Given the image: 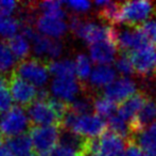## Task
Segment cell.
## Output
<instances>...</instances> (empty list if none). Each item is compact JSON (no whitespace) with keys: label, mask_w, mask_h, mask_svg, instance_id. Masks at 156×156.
I'll list each match as a JSON object with an SVG mask.
<instances>
[{"label":"cell","mask_w":156,"mask_h":156,"mask_svg":"<svg viewBox=\"0 0 156 156\" xmlns=\"http://www.w3.org/2000/svg\"><path fill=\"white\" fill-rule=\"evenodd\" d=\"M61 127H64L66 131L83 138H98L107 131V124L102 118L97 115H74L68 110L64 117Z\"/></svg>","instance_id":"cell-1"},{"label":"cell","mask_w":156,"mask_h":156,"mask_svg":"<svg viewBox=\"0 0 156 156\" xmlns=\"http://www.w3.org/2000/svg\"><path fill=\"white\" fill-rule=\"evenodd\" d=\"M69 27L74 34L91 44L107 41L117 47V29L112 26L103 27L91 21H84L78 16L70 17Z\"/></svg>","instance_id":"cell-2"},{"label":"cell","mask_w":156,"mask_h":156,"mask_svg":"<svg viewBox=\"0 0 156 156\" xmlns=\"http://www.w3.org/2000/svg\"><path fill=\"white\" fill-rule=\"evenodd\" d=\"M13 73L35 88H43L48 82L50 75L48 63L38 58H27L19 61Z\"/></svg>","instance_id":"cell-3"},{"label":"cell","mask_w":156,"mask_h":156,"mask_svg":"<svg viewBox=\"0 0 156 156\" xmlns=\"http://www.w3.org/2000/svg\"><path fill=\"white\" fill-rule=\"evenodd\" d=\"M29 126L28 113L20 106H13L0 117V134L9 139L23 135Z\"/></svg>","instance_id":"cell-4"},{"label":"cell","mask_w":156,"mask_h":156,"mask_svg":"<svg viewBox=\"0 0 156 156\" xmlns=\"http://www.w3.org/2000/svg\"><path fill=\"white\" fill-rule=\"evenodd\" d=\"M156 12V6L153 2L147 0L125 1L120 4V19L121 23L129 27H135L150 18Z\"/></svg>","instance_id":"cell-5"},{"label":"cell","mask_w":156,"mask_h":156,"mask_svg":"<svg viewBox=\"0 0 156 156\" xmlns=\"http://www.w3.org/2000/svg\"><path fill=\"white\" fill-rule=\"evenodd\" d=\"M33 150L38 154L50 153L58 144L61 139V128L56 125L33 126L29 135Z\"/></svg>","instance_id":"cell-6"},{"label":"cell","mask_w":156,"mask_h":156,"mask_svg":"<svg viewBox=\"0 0 156 156\" xmlns=\"http://www.w3.org/2000/svg\"><path fill=\"white\" fill-rule=\"evenodd\" d=\"M133 65L134 72L141 77H148L156 71V48L155 45H149L139 49L127 52Z\"/></svg>","instance_id":"cell-7"},{"label":"cell","mask_w":156,"mask_h":156,"mask_svg":"<svg viewBox=\"0 0 156 156\" xmlns=\"http://www.w3.org/2000/svg\"><path fill=\"white\" fill-rule=\"evenodd\" d=\"M8 80L13 102H16L18 106L23 108L25 106H30L37 100L38 90L31 83L18 77L14 73L9 76Z\"/></svg>","instance_id":"cell-8"},{"label":"cell","mask_w":156,"mask_h":156,"mask_svg":"<svg viewBox=\"0 0 156 156\" xmlns=\"http://www.w3.org/2000/svg\"><path fill=\"white\" fill-rule=\"evenodd\" d=\"M28 117L30 123L35 126H50L56 125L61 127V120L52 109L48 100H36L30 106H28Z\"/></svg>","instance_id":"cell-9"},{"label":"cell","mask_w":156,"mask_h":156,"mask_svg":"<svg viewBox=\"0 0 156 156\" xmlns=\"http://www.w3.org/2000/svg\"><path fill=\"white\" fill-rule=\"evenodd\" d=\"M35 30L41 36L52 40H58L66 34L68 25L62 18L41 14L35 21Z\"/></svg>","instance_id":"cell-10"},{"label":"cell","mask_w":156,"mask_h":156,"mask_svg":"<svg viewBox=\"0 0 156 156\" xmlns=\"http://www.w3.org/2000/svg\"><path fill=\"white\" fill-rule=\"evenodd\" d=\"M31 43V49L38 57V59L48 58V59H56L62 55L63 52V44L58 40H52L41 36L38 32L32 36L30 40Z\"/></svg>","instance_id":"cell-11"},{"label":"cell","mask_w":156,"mask_h":156,"mask_svg":"<svg viewBox=\"0 0 156 156\" xmlns=\"http://www.w3.org/2000/svg\"><path fill=\"white\" fill-rule=\"evenodd\" d=\"M83 86L76 80V77L54 78L50 86V91L55 98L70 104L78 96Z\"/></svg>","instance_id":"cell-12"},{"label":"cell","mask_w":156,"mask_h":156,"mask_svg":"<svg viewBox=\"0 0 156 156\" xmlns=\"http://www.w3.org/2000/svg\"><path fill=\"white\" fill-rule=\"evenodd\" d=\"M149 44L137 27H129L120 31L117 30V49L123 51V54L139 49Z\"/></svg>","instance_id":"cell-13"},{"label":"cell","mask_w":156,"mask_h":156,"mask_svg":"<svg viewBox=\"0 0 156 156\" xmlns=\"http://www.w3.org/2000/svg\"><path fill=\"white\" fill-rule=\"evenodd\" d=\"M136 92V83L127 77L116 79L105 87L104 96L114 103H122Z\"/></svg>","instance_id":"cell-14"},{"label":"cell","mask_w":156,"mask_h":156,"mask_svg":"<svg viewBox=\"0 0 156 156\" xmlns=\"http://www.w3.org/2000/svg\"><path fill=\"white\" fill-rule=\"evenodd\" d=\"M123 138L106 131L97 138V156H120L124 150Z\"/></svg>","instance_id":"cell-15"},{"label":"cell","mask_w":156,"mask_h":156,"mask_svg":"<svg viewBox=\"0 0 156 156\" xmlns=\"http://www.w3.org/2000/svg\"><path fill=\"white\" fill-rule=\"evenodd\" d=\"M149 98L150 97L148 96V94L144 92H135L132 96L120 103L119 106L117 107V115L126 122H129L141 110V108L144 106Z\"/></svg>","instance_id":"cell-16"},{"label":"cell","mask_w":156,"mask_h":156,"mask_svg":"<svg viewBox=\"0 0 156 156\" xmlns=\"http://www.w3.org/2000/svg\"><path fill=\"white\" fill-rule=\"evenodd\" d=\"M117 47L107 41L98 42L89 46L90 58L96 64L108 65L115 60Z\"/></svg>","instance_id":"cell-17"},{"label":"cell","mask_w":156,"mask_h":156,"mask_svg":"<svg viewBox=\"0 0 156 156\" xmlns=\"http://www.w3.org/2000/svg\"><path fill=\"white\" fill-rule=\"evenodd\" d=\"M96 6H101L99 11V17L102 21L109 24L113 27L114 25L121 23L120 19V4L121 2H112V1H96Z\"/></svg>","instance_id":"cell-18"},{"label":"cell","mask_w":156,"mask_h":156,"mask_svg":"<svg viewBox=\"0 0 156 156\" xmlns=\"http://www.w3.org/2000/svg\"><path fill=\"white\" fill-rule=\"evenodd\" d=\"M6 44H8L12 54L16 58V60L21 61L29 57L30 51H31V43L21 33H17L13 38L9 39Z\"/></svg>","instance_id":"cell-19"},{"label":"cell","mask_w":156,"mask_h":156,"mask_svg":"<svg viewBox=\"0 0 156 156\" xmlns=\"http://www.w3.org/2000/svg\"><path fill=\"white\" fill-rule=\"evenodd\" d=\"M48 70L54 78H68L74 77L76 75V67L74 62L68 59L63 60H52L48 62Z\"/></svg>","instance_id":"cell-20"},{"label":"cell","mask_w":156,"mask_h":156,"mask_svg":"<svg viewBox=\"0 0 156 156\" xmlns=\"http://www.w3.org/2000/svg\"><path fill=\"white\" fill-rule=\"evenodd\" d=\"M116 71L109 65H99L91 72L90 83L94 87H106L115 80Z\"/></svg>","instance_id":"cell-21"},{"label":"cell","mask_w":156,"mask_h":156,"mask_svg":"<svg viewBox=\"0 0 156 156\" xmlns=\"http://www.w3.org/2000/svg\"><path fill=\"white\" fill-rule=\"evenodd\" d=\"M134 139L144 152L156 151V122H153Z\"/></svg>","instance_id":"cell-22"},{"label":"cell","mask_w":156,"mask_h":156,"mask_svg":"<svg viewBox=\"0 0 156 156\" xmlns=\"http://www.w3.org/2000/svg\"><path fill=\"white\" fill-rule=\"evenodd\" d=\"M20 21L14 16L0 14V38L11 39L20 30Z\"/></svg>","instance_id":"cell-23"},{"label":"cell","mask_w":156,"mask_h":156,"mask_svg":"<svg viewBox=\"0 0 156 156\" xmlns=\"http://www.w3.org/2000/svg\"><path fill=\"white\" fill-rule=\"evenodd\" d=\"M94 112L100 118H109L117 109V104L105 96H98L93 101Z\"/></svg>","instance_id":"cell-24"},{"label":"cell","mask_w":156,"mask_h":156,"mask_svg":"<svg viewBox=\"0 0 156 156\" xmlns=\"http://www.w3.org/2000/svg\"><path fill=\"white\" fill-rule=\"evenodd\" d=\"M16 58L9 48L8 44L0 40V74L3 75L16 67Z\"/></svg>","instance_id":"cell-25"},{"label":"cell","mask_w":156,"mask_h":156,"mask_svg":"<svg viewBox=\"0 0 156 156\" xmlns=\"http://www.w3.org/2000/svg\"><path fill=\"white\" fill-rule=\"evenodd\" d=\"M107 124V131H113L117 134L121 138H124L125 140L129 139V123L125 120H123L121 117L118 115H113L108 118Z\"/></svg>","instance_id":"cell-26"},{"label":"cell","mask_w":156,"mask_h":156,"mask_svg":"<svg viewBox=\"0 0 156 156\" xmlns=\"http://www.w3.org/2000/svg\"><path fill=\"white\" fill-rule=\"evenodd\" d=\"M13 107V98L9 88L8 77L0 75V112H5Z\"/></svg>","instance_id":"cell-27"},{"label":"cell","mask_w":156,"mask_h":156,"mask_svg":"<svg viewBox=\"0 0 156 156\" xmlns=\"http://www.w3.org/2000/svg\"><path fill=\"white\" fill-rule=\"evenodd\" d=\"M62 6L63 3L61 1H53V0L43 1L37 4V10L41 11L43 14L45 15H50V16L64 19L66 16V13L62 9Z\"/></svg>","instance_id":"cell-28"},{"label":"cell","mask_w":156,"mask_h":156,"mask_svg":"<svg viewBox=\"0 0 156 156\" xmlns=\"http://www.w3.org/2000/svg\"><path fill=\"white\" fill-rule=\"evenodd\" d=\"M74 67H76V75L81 80H85L90 76L91 63L86 55L81 54L76 57V62H74Z\"/></svg>","instance_id":"cell-29"},{"label":"cell","mask_w":156,"mask_h":156,"mask_svg":"<svg viewBox=\"0 0 156 156\" xmlns=\"http://www.w3.org/2000/svg\"><path fill=\"white\" fill-rule=\"evenodd\" d=\"M93 108V101L90 97H76L73 102L69 104V111L79 116L90 115V111Z\"/></svg>","instance_id":"cell-30"},{"label":"cell","mask_w":156,"mask_h":156,"mask_svg":"<svg viewBox=\"0 0 156 156\" xmlns=\"http://www.w3.org/2000/svg\"><path fill=\"white\" fill-rule=\"evenodd\" d=\"M139 29V31L144 34V36L147 39V41L150 44L155 45L156 43V19L144 21L142 24L138 26H135Z\"/></svg>","instance_id":"cell-31"},{"label":"cell","mask_w":156,"mask_h":156,"mask_svg":"<svg viewBox=\"0 0 156 156\" xmlns=\"http://www.w3.org/2000/svg\"><path fill=\"white\" fill-rule=\"evenodd\" d=\"M116 69L122 75H131V74L135 73L133 69V65L129 60V56L126 54H122L119 58L116 61Z\"/></svg>","instance_id":"cell-32"},{"label":"cell","mask_w":156,"mask_h":156,"mask_svg":"<svg viewBox=\"0 0 156 156\" xmlns=\"http://www.w3.org/2000/svg\"><path fill=\"white\" fill-rule=\"evenodd\" d=\"M50 156H79L78 152L70 146L58 142V144L49 153Z\"/></svg>","instance_id":"cell-33"},{"label":"cell","mask_w":156,"mask_h":156,"mask_svg":"<svg viewBox=\"0 0 156 156\" xmlns=\"http://www.w3.org/2000/svg\"><path fill=\"white\" fill-rule=\"evenodd\" d=\"M18 8V2L14 0H2L0 1V14L12 16Z\"/></svg>","instance_id":"cell-34"},{"label":"cell","mask_w":156,"mask_h":156,"mask_svg":"<svg viewBox=\"0 0 156 156\" xmlns=\"http://www.w3.org/2000/svg\"><path fill=\"white\" fill-rule=\"evenodd\" d=\"M124 156H144L141 148L137 144L135 139H129L125 141V152Z\"/></svg>","instance_id":"cell-35"},{"label":"cell","mask_w":156,"mask_h":156,"mask_svg":"<svg viewBox=\"0 0 156 156\" xmlns=\"http://www.w3.org/2000/svg\"><path fill=\"white\" fill-rule=\"evenodd\" d=\"M65 4L69 9L76 12H85L90 8V2L84 1V0H76V1H67Z\"/></svg>","instance_id":"cell-36"},{"label":"cell","mask_w":156,"mask_h":156,"mask_svg":"<svg viewBox=\"0 0 156 156\" xmlns=\"http://www.w3.org/2000/svg\"><path fill=\"white\" fill-rule=\"evenodd\" d=\"M0 156H15V155L10 150V148L6 144H4V146H2L0 148Z\"/></svg>","instance_id":"cell-37"},{"label":"cell","mask_w":156,"mask_h":156,"mask_svg":"<svg viewBox=\"0 0 156 156\" xmlns=\"http://www.w3.org/2000/svg\"><path fill=\"white\" fill-rule=\"evenodd\" d=\"M144 156H156V152L155 151H149V152L144 153Z\"/></svg>","instance_id":"cell-38"},{"label":"cell","mask_w":156,"mask_h":156,"mask_svg":"<svg viewBox=\"0 0 156 156\" xmlns=\"http://www.w3.org/2000/svg\"><path fill=\"white\" fill-rule=\"evenodd\" d=\"M2 146V135L0 134V148Z\"/></svg>","instance_id":"cell-39"},{"label":"cell","mask_w":156,"mask_h":156,"mask_svg":"<svg viewBox=\"0 0 156 156\" xmlns=\"http://www.w3.org/2000/svg\"><path fill=\"white\" fill-rule=\"evenodd\" d=\"M36 156H50L49 153H47V154H37Z\"/></svg>","instance_id":"cell-40"},{"label":"cell","mask_w":156,"mask_h":156,"mask_svg":"<svg viewBox=\"0 0 156 156\" xmlns=\"http://www.w3.org/2000/svg\"><path fill=\"white\" fill-rule=\"evenodd\" d=\"M120 156H124V155H123V153H122V154H121V155H120Z\"/></svg>","instance_id":"cell-41"},{"label":"cell","mask_w":156,"mask_h":156,"mask_svg":"<svg viewBox=\"0 0 156 156\" xmlns=\"http://www.w3.org/2000/svg\"><path fill=\"white\" fill-rule=\"evenodd\" d=\"M79 156H81V155H79Z\"/></svg>","instance_id":"cell-42"},{"label":"cell","mask_w":156,"mask_h":156,"mask_svg":"<svg viewBox=\"0 0 156 156\" xmlns=\"http://www.w3.org/2000/svg\"><path fill=\"white\" fill-rule=\"evenodd\" d=\"M155 152H156V151H155Z\"/></svg>","instance_id":"cell-43"}]
</instances>
